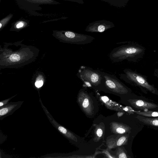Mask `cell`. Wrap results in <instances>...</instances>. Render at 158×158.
Wrapping results in <instances>:
<instances>
[{
	"label": "cell",
	"instance_id": "6da1fadb",
	"mask_svg": "<svg viewBox=\"0 0 158 158\" xmlns=\"http://www.w3.org/2000/svg\"><path fill=\"white\" fill-rule=\"evenodd\" d=\"M77 77L85 86L94 88H102L103 77L100 71L82 65L78 69Z\"/></svg>",
	"mask_w": 158,
	"mask_h": 158
},
{
	"label": "cell",
	"instance_id": "7a4b0ae2",
	"mask_svg": "<svg viewBox=\"0 0 158 158\" xmlns=\"http://www.w3.org/2000/svg\"><path fill=\"white\" fill-rule=\"evenodd\" d=\"M143 49L132 45H122L114 48L109 55L113 62H118L124 60H130L143 53Z\"/></svg>",
	"mask_w": 158,
	"mask_h": 158
},
{
	"label": "cell",
	"instance_id": "3957f363",
	"mask_svg": "<svg viewBox=\"0 0 158 158\" xmlns=\"http://www.w3.org/2000/svg\"><path fill=\"white\" fill-rule=\"evenodd\" d=\"M100 72L103 77L102 88L117 94L128 93L127 88L115 76L101 71Z\"/></svg>",
	"mask_w": 158,
	"mask_h": 158
},
{
	"label": "cell",
	"instance_id": "277c9868",
	"mask_svg": "<svg viewBox=\"0 0 158 158\" xmlns=\"http://www.w3.org/2000/svg\"><path fill=\"white\" fill-rule=\"evenodd\" d=\"M120 78L127 82H132L144 88L152 93L156 94L157 89L149 83L143 76L130 69H125L123 73L119 75Z\"/></svg>",
	"mask_w": 158,
	"mask_h": 158
},
{
	"label": "cell",
	"instance_id": "5b68a950",
	"mask_svg": "<svg viewBox=\"0 0 158 158\" xmlns=\"http://www.w3.org/2000/svg\"><path fill=\"white\" fill-rule=\"evenodd\" d=\"M114 27L111 22L105 20L96 21L89 23L85 31L90 32H102Z\"/></svg>",
	"mask_w": 158,
	"mask_h": 158
},
{
	"label": "cell",
	"instance_id": "8992f818",
	"mask_svg": "<svg viewBox=\"0 0 158 158\" xmlns=\"http://www.w3.org/2000/svg\"><path fill=\"white\" fill-rule=\"evenodd\" d=\"M23 102V101L11 102L1 107L0 108V120H2L6 117L13 114L16 110L21 106Z\"/></svg>",
	"mask_w": 158,
	"mask_h": 158
},
{
	"label": "cell",
	"instance_id": "52a82bcc",
	"mask_svg": "<svg viewBox=\"0 0 158 158\" xmlns=\"http://www.w3.org/2000/svg\"><path fill=\"white\" fill-rule=\"evenodd\" d=\"M128 102L133 107L139 110H147L148 109H154L158 107L155 103L148 102L140 99H130Z\"/></svg>",
	"mask_w": 158,
	"mask_h": 158
},
{
	"label": "cell",
	"instance_id": "ba28073f",
	"mask_svg": "<svg viewBox=\"0 0 158 158\" xmlns=\"http://www.w3.org/2000/svg\"><path fill=\"white\" fill-rule=\"evenodd\" d=\"M50 122L56 127L57 129L61 133L66 136L67 138L72 140H75L76 139V137L73 135L68 131L66 128L58 124L56 121L52 119L50 120Z\"/></svg>",
	"mask_w": 158,
	"mask_h": 158
},
{
	"label": "cell",
	"instance_id": "9c48e42d",
	"mask_svg": "<svg viewBox=\"0 0 158 158\" xmlns=\"http://www.w3.org/2000/svg\"><path fill=\"white\" fill-rule=\"evenodd\" d=\"M140 122L148 125L158 127V117L149 118L141 115H138L136 117Z\"/></svg>",
	"mask_w": 158,
	"mask_h": 158
},
{
	"label": "cell",
	"instance_id": "30bf717a",
	"mask_svg": "<svg viewBox=\"0 0 158 158\" xmlns=\"http://www.w3.org/2000/svg\"><path fill=\"white\" fill-rule=\"evenodd\" d=\"M136 113L138 115L146 117H158V112L146 110L143 111H136Z\"/></svg>",
	"mask_w": 158,
	"mask_h": 158
},
{
	"label": "cell",
	"instance_id": "8fae6325",
	"mask_svg": "<svg viewBox=\"0 0 158 158\" xmlns=\"http://www.w3.org/2000/svg\"><path fill=\"white\" fill-rule=\"evenodd\" d=\"M10 58L11 61L16 62L20 60V56L17 54H13L10 56Z\"/></svg>",
	"mask_w": 158,
	"mask_h": 158
},
{
	"label": "cell",
	"instance_id": "7c38bea8",
	"mask_svg": "<svg viewBox=\"0 0 158 158\" xmlns=\"http://www.w3.org/2000/svg\"><path fill=\"white\" fill-rule=\"evenodd\" d=\"M126 137L125 136H123L120 138L117 142L118 146H120L122 145L126 140Z\"/></svg>",
	"mask_w": 158,
	"mask_h": 158
},
{
	"label": "cell",
	"instance_id": "4fadbf2b",
	"mask_svg": "<svg viewBox=\"0 0 158 158\" xmlns=\"http://www.w3.org/2000/svg\"><path fill=\"white\" fill-rule=\"evenodd\" d=\"M10 100V99L9 98L5 100L1 101L0 102V107H2L4 105L8 104V102Z\"/></svg>",
	"mask_w": 158,
	"mask_h": 158
},
{
	"label": "cell",
	"instance_id": "5bb4252c",
	"mask_svg": "<svg viewBox=\"0 0 158 158\" xmlns=\"http://www.w3.org/2000/svg\"><path fill=\"white\" fill-rule=\"evenodd\" d=\"M43 84V81H40L36 82L35 85L36 87L39 88L42 86Z\"/></svg>",
	"mask_w": 158,
	"mask_h": 158
},
{
	"label": "cell",
	"instance_id": "9a60e30c",
	"mask_svg": "<svg viewBox=\"0 0 158 158\" xmlns=\"http://www.w3.org/2000/svg\"><path fill=\"white\" fill-rule=\"evenodd\" d=\"M102 131L101 129H98L97 132V133L98 136L99 137H101L102 136Z\"/></svg>",
	"mask_w": 158,
	"mask_h": 158
},
{
	"label": "cell",
	"instance_id": "2e32d148",
	"mask_svg": "<svg viewBox=\"0 0 158 158\" xmlns=\"http://www.w3.org/2000/svg\"><path fill=\"white\" fill-rule=\"evenodd\" d=\"M119 158H127V156L126 154L123 152L121 153L119 156Z\"/></svg>",
	"mask_w": 158,
	"mask_h": 158
},
{
	"label": "cell",
	"instance_id": "e0dca14e",
	"mask_svg": "<svg viewBox=\"0 0 158 158\" xmlns=\"http://www.w3.org/2000/svg\"><path fill=\"white\" fill-rule=\"evenodd\" d=\"M23 23H20L16 25V27L17 28H19L23 27Z\"/></svg>",
	"mask_w": 158,
	"mask_h": 158
},
{
	"label": "cell",
	"instance_id": "ac0fdd59",
	"mask_svg": "<svg viewBox=\"0 0 158 158\" xmlns=\"http://www.w3.org/2000/svg\"><path fill=\"white\" fill-rule=\"evenodd\" d=\"M102 99L104 101H107V100H108V98L106 97H102Z\"/></svg>",
	"mask_w": 158,
	"mask_h": 158
},
{
	"label": "cell",
	"instance_id": "d6986e66",
	"mask_svg": "<svg viewBox=\"0 0 158 158\" xmlns=\"http://www.w3.org/2000/svg\"><path fill=\"white\" fill-rule=\"evenodd\" d=\"M113 1H112L113 2H114V1L115 0H113ZM115 1L114 2H117V0H115Z\"/></svg>",
	"mask_w": 158,
	"mask_h": 158
},
{
	"label": "cell",
	"instance_id": "ffe728a7",
	"mask_svg": "<svg viewBox=\"0 0 158 158\" xmlns=\"http://www.w3.org/2000/svg\"><path fill=\"white\" fill-rule=\"evenodd\" d=\"M1 27H2V24L1 23H0V28H1Z\"/></svg>",
	"mask_w": 158,
	"mask_h": 158
}]
</instances>
